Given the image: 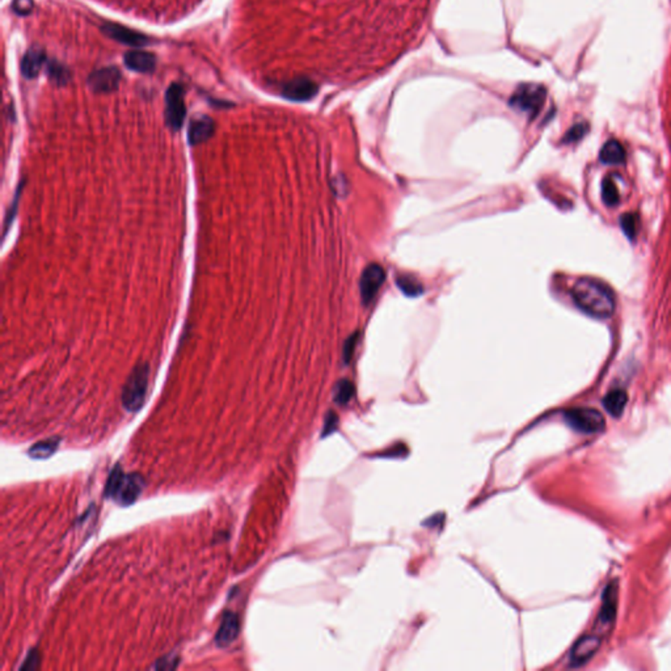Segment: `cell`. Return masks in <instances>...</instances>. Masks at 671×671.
I'll list each match as a JSON object with an SVG mask.
<instances>
[{
    "mask_svg": "<svg viewBox=\"0 0 671 671\" xmlns=\"http://www.w3.org/2000/svg\"><path fill=\"white\" fill-rule=\"evenodd\" d=\"M621 227H623L624 232L627 233V236L633 239L635 235H636V229H637L636 218L632 214H624V217L621 218Z\"/></svg>",
    "mask_w": 671,
    "mask_h": 671,
    "instance_id": "26",
    "label": "cell"
},
{
    "mask_svg": "<svg viewBox=\"0 0 671 671\" xmlns=\"http://www.w3.org/2000/svg\"><path fill=\"white\" fill-rule=\"evenodd\" d=\"M357 339H358V333L353 334L351 339L346 341V344H345V351H344V358H345V363H349L351 357H353V351H354V348H355Z\"/></svg>",
    "mask_w": 671,
    "mask_h": 671,
    "instance_id": "29",
    "label": "cell"
},
{
    "mask_svg": "<svg viewBox=\"0 0 671 671\" xmlns=\"http://www.w3.org/2000/svg\"><path fill=\"white\" fill-rule=\"evenodd\" d=\"M121 72L117 67H102L90 74L88 84L96 93H111L118 88Z\"/></svg>",
    "mask_w": 671,
    "mask_h": 671,
    "instance_id": "8",
    "label": "cell"
},
{
    "mask_svg": "<svg viewBox=\"0 0 671 671\" xmlns=\"http://www.w3.org/2000/svg\"><path fill=\"white\" fill-rule=\"evenodd\" d=\"M180 663V658L177 656H165L163 658H159L158 661L155 662V665L152 666V669H158V670H173L179 666Z\"/></svg>",
    "mask_w": 671,
    "mask_h": 671,
    "instance_id": "25",
    "label": "cell"
},
{
    "mask_svg": "<svg viewBox=\"0 0 671 671\" xmlns=\"http://www.w3.org/2000/svg\"><path fill=\"white\" fill-rule=\"evenodd\" d=\"M150 381V366L146 362H140L126 379L122 390V405L126 411L138 412L144 405L147 388Z\"/></svg>",
    "mask_w": 671,
    "mask_h": 671,
    "instance_id": "2",
    "label": "cell"
},
{
    "mask_svg": "<svg viewBox=\"0 0 671 671\" xmlns=\"http://www.w3.org/2000/svg\"><path fill=\"white\" fill-rule=\"evenodd\" d=\"M337 426V416L334 413H330L328 414V419L325 420V426H324V433H323V437L331 434L336 429Z\"/></svg>",
    "mask_w": 671,
    "mask_h": 671,
    "instance_id": "31",
    "label": "cell"
},
{
    "mask_svg": "<svg viewBox=\"0 0 671 671\" xmlns=\"http://www.w3.org/2000/svg\"><path fill=\"white\" fill-rule=\"evenodd\" d=\"M60 445V437H51V438H48V440H43V441L34 443V445L30 447L29 450H28V455H29L30 458L36 459V461L48 459V458H50L53 454H55V451L58 450Z\"/></svg>",
    "mask_w": 671,
    "mask_h": 671,
    "instance_id": "16",
    "label": "cell"
},
{
    "mask_svg": "<svg viewBox=\"0 0 671 671\" xmlns=\"http://www.w3.org/2000/svg\"><path fill=\"white\" fill-rule=\"evenodd\" d=\"M586 133V125H577L574 126L573 129H571V131L568 133L567 135V140L568 142H573V140H580Z\"/></svg>",
    "mask_w": 671,
    "mask_h": 671,
    "instance_id": "30",
    "label": "cell"
},
{
    "mask_svg": "<svg viewBox=\"0 0 671 671\" xmlns=\"http://www.w3.org/2000/svg\"><path fill=\"white\" fill-rule=\"evenodd\" d=\"M12 10L20 16H27L33 10V0H15L12 4Z\"/></svg>",
    "mask_w": 671,
    "mask_h": 671,
    "instance_id": "28",
    "label": "cell"
},
{
    "mask_svg": "<svg viewBox=\"0 0 671 671\" xmlns=\"http://www.w3.org/2000/svg\"><path fill=\"white\" fill-rule=\"evenodd\" d=\"M547 92L539 84H522L511 96L510 105L518 111L535 117L541 111Z\"/></svg>",
    "mask_w": 671,
    "mask_h": 671,
    "instance_id": "3",
    "label": "cell"
},
{
    "mask_svg": "<svg viewBox=\"0 0 671 671\" xmlns=\"http://www.w3.org/2000/svg\"><path fill=\"white\" fill-rule=\"evenodd\" d=\"M599 158L603 164H611V165L621 164L625 161V150L619 142L610 140L602 147Z\"/></svg>",
    "mask_w": 671,
    "mask_h": 671,
    "instance_id": "17",
    "label": "cell"
},
{
    "mask_svg": "<svg viewBox=\"0 0 671 671\" xmlns=\"http://www.w3.org/2000/svg\"><path fill=\"white\" fill-rule=\"evenodd\" d=\"M39 665H40V653L37 651V649H33L29 651L28 657L21 665L20 670H34L39 667Z\"/></svg>",
    "mask_w": 671,
    "mask_h": 671,
    "instance_id": "27",
    "label": "cell"
},
{
    "mask_svg": "<svg viewBox=\"0 0 671 671\" xmlns=\"http://www.w3.org/2000/svg\"><path fill=\"white\" fill-rule=\"evenodd\" d=\"M46 63L45 51L40 48H32L25 53L21 60V72L27 79H33L40 74L42 66Z\"/></svg>",
    "mask_w": 671,
    "mask_h": 671,
    "instance_id": "15",
    "label": "cell"
},
{
    "mask_svg": "<svg viewBox=\"0 0 671 671\" xmlns=\"http://www.w3.org/2000/svg\"><path fill=\"white\" fill-rule=\"evenodd\" d=\"M123 477H125V473L122 471L121 466H116L109 473V477H108L107 484H105L104 494H105L107 499H114L117 496V493L120 491L121 484L123 481Z\"/></svg>",
    "mask_w": 671,
    "mask_h": 671,
    "instance_id": "21",
    "label": "cell"
},
{
    "mask_svg": "<svg viewBox=\"0 0 671 671\" xmlns=\"http://www.w3.org/2000/svg\"><path fill=\"white\" fill-rule=\"evenodd\" d=\"M627 401H628V396L625 392L623 390H615L603 399V405L612 417H619L623 413Z\"/></svg>",
    "mask_w": 671,
    "mask_h": 671,
    "instance_id": "18",
    "label": "cell"
},
{
    "mask_svg": "<svg viewBox=\"0 0 671 671\" xmlns=\"http://www.w3.org/2000/svg\"><path fill=\"white\" fill-rule=\"evenodd\" d=\"M185 114V90L180 83H173L165 93V122L172 130H180Z\"/></svg>",
    "mask_w": 671,
    "mask_h": 671,
    "instance_id": "4",
    "label": "cell"
},
{
    "mask_svg": "<svg viewBox=\"0 0 671 671\" xmlns=\"http://www.w3.org/2000/svg\"><path fill=\"white\" fill-rule=\"evenodd\" d=\"M398 286L400 287V290L408 295V297H419L422 294V285H421L419 280L413 277H408V276H402V277H399L398 280Z\"/></svg>",
    "mask_w": 671,
    "mask_h": 671,
    "instance_id": "24",
    "label": "cell"
},
{
    "mask_svg": "<svg viewBox=\"0 0 671 671\" xmlns=\"http://www.w3.org/2000/svg\"><path fill=\"white\" fill-rule=\"evenodd\" d=\"M616 612V588L615 585L607 586L603 595V604H602L601 614H599V621L601 623H610L615 616Z\"/></svg>",
    "mask_w": 671,
    "mask_h": 671,
    "instance_id": "19",
    "label": "cell"
},
{
    "mask_svg": "<svg viewBox=\"0 0 671 671\" xmlns=\"http://www.w3.org/2000/svg\"><path fill=\"white\" fill-rule=\"evenodd\" d=\"M571 295L576 304L592 318L607 319L615 311V297L612 291L599 280L592 278L577 280Z\"/></svg>",
    "mask_w": 671,
    "mask_h": 671,
    "instance_id": "1",
    "label": "cell"
},
{
    "mask_svg": "<svg viewBox=\"0 0 671 671\" xmlns=\"http://www.w3.org/2000/svg\"><path fill=\"white\" fill-rule=\"evenodd\" d=\"M602 198L607 206H615L621 197L616 185L614 184L611 177H606L602 184Z\"/></svg>",
    "mask_w": 671,
    "mask_h": 671,
    "instance_id": "23",
    "label": "cell"
},
{
    "mask_svg": "<svg viewBox=\"0 0 671 671\" xmlns=\"http://www.w3.org/2000/svg\"><path fill=\"white\" fill-rule=\"evenodd\" d=\"M215 131V122L211 120L208 116H200L191 120L189 131H188V140L189 143L196 146L203 143L206 140H210Z\"/></svg>",
    "mask_w": 671,
    "mask_h": 671,
    "instance_id": "13",
    "label": "cell"
},
{
    "mask_svg": "<svg viewBox=\"0 0 671 671\" xmlns=\"http://www.w3.org/2000/svg\"><path fill=\"white\" fill-rule=\"evenodd\" d=\"M599 639L595 636L583 637L577 642L571 651V666H581L582 663L588 662L595 654L599 648Z\"/></svg>",
    "mask_w": 671,
    "mask_h": 671,
    "instance_id": "14",
    "label": "cell"
},
{
    "mask_svg": "<svg viewBox=\"0 0 671 671\" xmlns=\"http://www.w3.org/2000/svg\"><path fill=\"white\" fill-rule=\"evenodd\" d=\"M319 90L316 83L307 78H295L282 86V96L292 101H307Z\"/></svg>",
    "mask_w": 671,
    "mask_h": 671,
    "instance_id": "9",
    "label": "cell"
},
{
    "mask_svg": "<svg viewBox=\"0 0 671 671\" xmlns=\"http://www.w3.org/2000/svg\"><path fill=\"white\" fill-rule=\"evenodd\" d=\"M565 421L574 431L580 433H598L604 428L601 412L590 408H576L565 413Z\"/></svg>",
    "mask_w": 671,
    "mask_h": 671,
    "instance_id": "5",
    "label": "cell"
},
{
    "mask_svg": "<svg viewBox=\"0 0 671 671\" xmlns=\"http://www.w3.org/2000/svg\"><path fill=\"white\" fill-rule=\"evenodd\" d=\"M123 62L129 70L140 72V74H150L156 67L155 55L147 51H129L125 54Z\"/></svg>",
    "mask_w": 671,
    "mask_h": 671,
    "instance_id": "12",
    "label": "cell"
},
{
    "mask_svg": "<svg viewBox=\"0 0 671 671\" xmlns=\"http://www.w3.org/2000/svg\"><path fill=\"white\" fill-rule=\"evenodd\" d=\"M144 488V479L140 473L133 472L125 475L123 481L121 484L120 491L114 500L122 506H130L140 499V493Z\"/></svg>",
    "mask_w": 671,
    "mask_h": 671,
    "instance_id": "10",
    "label": "cell"
},
{
    "mask_svg": "<svg viewBox=\"0 0 671 671\" xmlns=\"http://www.w3.org/2000/svg\"><path fill=\"white\" fill-rule=\"evenodd\" d=\"M240 632V619L239 615L232 611H226L222 615V621L217 635L215 644L219 648H226L236 640Z\"/></svg>",
    "mask_w": 671,
    "mask_h": 671,
    "instance_id": "11",
    "label": "cell"
},
{
    "mask_svg": "<svg viewBox=\"0 0 671 671\" xmlns=\"http://www.w3.org/2000/svg\"><path fill=\"white\" fill-rule=\"evenodd\" d=\"M101 30L105 36H108L111 40L117 41L123 45H129L134 48H142L147 43H150V39L140 32L129 29L123 25L113 24V22H107L105 25L101 27Z\"/></svg>",
    "mask_w": 671,
    "mask_h": 671,
    "instance_id": "7",
    "label": "cell"
},
{
    "mask_svg": "<svg viewBox=\"0 0 671 671\" xmlns=\"http://www.w3.org/2000/svg\"><path fill=\"white\" fill-rule=\"evenodd\" d=\"M48 75L49 79L57 86H66L70 81V71L57 60H51L48 63Z\"/></svg>",
    "mask_w": 671,
    "mask_h": 671,
    "instance_id": "20",
    "label": "cell"
},
{
    "mask_svg": "<svg viewBox=\"0 0 671 671\" xmlns=\"http://www.w3.org/2000/svg\"><path fill=\"white\" fill-rule=\"evenodd\" d=\"M354 392H355V388H354V384L351 381H348V379L341 381L337 384L336 391H334V401L340 405H346L353 399Z\"/></svg>",
    "mask_w": 671,
    "mask_h": 671,
    "instance_id": "22",
    "label": "cell"
},
{
    "mask_svg": "<svg viewBox=\"0 0 671 671\" xmlns=\"http://www.w3.org/2000/svg\"><path fill=\"white\" fill-rule=\"evenodd\" d=\"M384 280H386V271L378 264L369 265L363 271L361 282H360V289H361L362 301L365 304H369L375 299Z\"/></svg>",
    "mask_w": 671,
    "mask_h": 671,
    "instance_id": "6",
    "label": "cell"
}]
</instances>
